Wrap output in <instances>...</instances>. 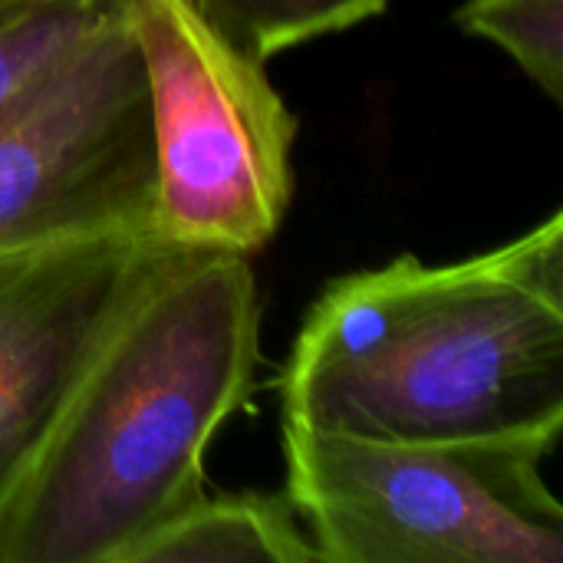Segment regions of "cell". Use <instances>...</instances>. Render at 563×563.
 <instances>
[{
    "instance_id": "7",
    "label": "cell",
    "mask_w": 563,
    "mask_h": 563,
    "mask_svg": "<svg viewBox=\"0 0 563 563\" xmlns=\"http://www.w3.org/2000/svg\"><path fill=\"white\" fill-rule=\"evenodd\" d=\"M122 563H323L287 495H198Z\"/></svg>"
},
{
    "instance_id": "2",
    "label": "cell",
    "mask_w": 563,
    "mask_h": 563,
    "mask_svg": "<svg viewBox=\"0 0 563 563\" xmlns=\"http://www.w3.org/2000/svg\"><path fill=\"white\" fill-rule=\"evenodd\" d=\"M261 353L247 254L185 251L106 336L0 505V563H122L201 495Z\"/></svg>"
},
{
    "instance_id": "10",
    "label": "cell",
    "mask_w": 563,
    "mask_h": 563,
    "mask_svg": "<svg viewBox=\"0 0 563 563\" xmlns=\"http://www.w3.org/2000/svg\"><path fill=\"white\" fill-rule=\"evenodd\" d=\"M119 0H10L0 10V102L99 26Z\"/></svg>"
},
{
    "instance_id": "9",
    "label": "cell",
    "mask_w": 563,
    "mask_h": 563,
    "mask_svg": "<svg viewBox=\"0 0 563 563\" xmlns=\"http://www.w3.org/2000/svg\"><path fill=\"white\" fill-rule=\"evenodd\" d=\"M455 23L505 49L554 102L563 99V0H465Z\"/></svg>"
},
{
    "instance_id": "6",
    "label": "cell",
    "mask_w": 563,
    "mask_h": 563,
    "mask_svg": "<svg viewBox=\"0 0 563 563\" xmlns=\"http://www.w3.org/2000/svg\"><path fill=\"white\" fill-rule=\"evenodd\" d=\"M185 251L155 224H125L0 254V505L106 336Z\"/></svg>"
},
{
    "instance_id": "3",
    "label": "cell",
    "mask_w": 563,
    "mask_h": 563,
    "mask_svg": "<svg viewBox=\"0 0 563 563\" xmlns=\"http://www.w3.org/2000/svg\"><path fill=\"white\" fill-rule=\"evenodd\" d=\"M558 435L383 442L284 422L287 498L323 563H563Z\"/></svg>"
},
{
    "instance_id": "5",
    "label": "cell",
    "mask_w": 563,
    "mask_h": 563,
    "mask_svg": "<svg viewBox=\"0 0 563 563\" xmlns=\"http://www.w3.org/2000/svg\"><path fill=\"white\" fill-rule=\"evenodd\" d=\"M125 224H155V158L119 0L0 102V254Z\"/></svg>"
},
{
    "instance_id": "1",
    "label": "cell",
    "mask_w": 563,
    "mask_h": 563,
    "mask_svg": "<svg viewBox=\"0 0 563 563\" xmlns=\"http://www.w3.org/2000/svg\"><path fill=\"white\" fill-rule=\"evenodd\" d=\"M284 422L383 442L563 432V214L468 261L333 280L280 376Z\"/></svg>"
},
{
    "instance_id": "8",
    "label": "cell",
    "mask_w": 563,
    "mask_h": 563,
    "mask_svg": "<svg viewBox=\"0 0 563 563\" xmlns=\"http://www.w3.org/2000/svg\"><path fill=\"white\" fill-rule=\"evenodd\" d=\"M205 23L251 59L271 56L356 26L389 7V0H185Z\"/></svg>"
},
{
    "instance_id": "4",
    "label": "cell",
    "mask_w": 563,
    "mask_h": 563,
    "mask_svg": "<svg viewBox=\"0 0 563 563\" xmlns=\"http://www.w3.org/2000/svg\"><path fill=\"white\" fill-rule=\"evenodd\" d=\"M152 122L155 228L188 251H261L294 195L297 119L185 0H122Z\"/></svg>"
}]
</instances>
